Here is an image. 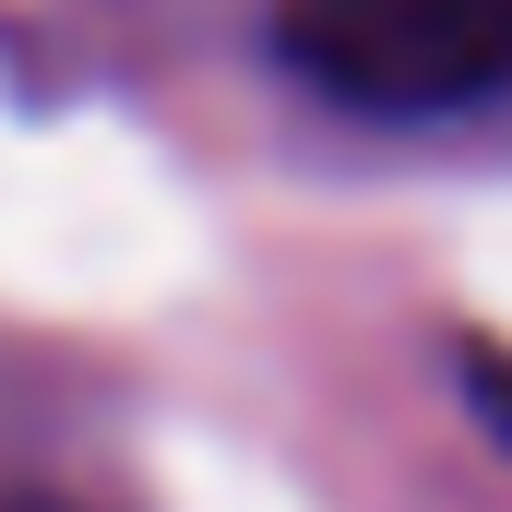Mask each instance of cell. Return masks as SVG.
Segmentation results:
<instances>
[{
  "mask_svg": "<svg viewBox=\"0 0 512 512\" xmlns=\"http://www.w3.org/2000/svg\"><path fill=\"white\" fill-rule=\"evenodd\" d=\"M274 48L358 120H453L512 96V0H274Z\"/></svg>",
  "mask_w": 512,
  "mask_h": 512,
  "instance_id": "6da1fadb",
  "label": "cell"
},
{
  "mask_svg": "<svg viewBox=\"0 0 512 512\" xmlns=\"http://www.w3.org/2000/svg\"><path fill=\"white\" fill-rule=\"evenodd\" d=\"M0 512H60V501H0Z\"/></svg>",
  "mask_w": 512,
  "mask_h": 512,
  "instance_id": "7a4b0ae2",
  "label": "cell"
}]
</instances>
